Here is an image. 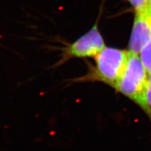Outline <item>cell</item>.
Instances as JSON below:
<instances>
[{
    "instance_id": "2",
    "label": "cell",
    "mask_w": 151,
    "mask_h": 151,
    "mask_svg": "<svg viewBox=\"0 0 151 151\" xmlns=\"http://www.w3.org/2000/svg\"><path fill=\"white\" fill-rule=\"evenodd\" d=\"M148 76L139 55L129 52L126 68L115 89L139 106L151 122V107L147 97Z\"/></svg>"
},
{
    "instance_id": "4",
    "label": "cell",
    "mask_w": 151,
    "mask_h": 151,
    "mask_svg": "<svg viewBox=\"0 0 151 151\" xmlns=\"http://www.w3.org/2000/svg\"><path fill=\"white\" fill-rule=\"evenodd\" d=\"M135 11L129 51L139 54L142 49L151 39V9L147 3L145 7Z\"/></svg>"
},
{
    "instance_id": "1",
    "label": "cell",
    "mask_w": 151,
    "mask_h": 151,
    "mask_svg": "<svg viewBox=\"0 0 151 151\" xmlns=\"http://www.w3.org/2000/svg\"><path fill=\"white\" fill-rule=\"evenodd\" d=\"M129 51L105 47L94 59V64L86 61L88 70L84 75L72 80L74 83L100 82L114 88L124 73Z\"/></svg>"
},
{
    "instance_id": "5",
    "label": "cell",
    "mask_w": 151,
    "mask_h": 151,
    "mask_svg": "<svg viewBox=\"0 0 151 151\" xmlns=\"http://www.w3.org/2000/svg\"><path fill=\"white\" fill-rule=\"evenodd\" d=\"M139 55L147 72L151 74V39L142 49Z\"/></svg>"
},
{
    "instance_id": "6",
    "label": "cell",
    "mask_w": 151,
    "mask_h": 151,
    "mask_svg": "<svg viewBox=\"0 0 151 151\" xmlns=\"http://www.w3.org/2000/svg\"><path fill=\"white\" fill-rule=\"evenodd\" d=\"M135 9V10L145 7L148 3V0H127Z\"/></svg>"
},
{
    "instance_id": "8",
    "label": "cell",
    "mask_w": 151,
    "mask_h": 151,
    "mask_svg": "<svg viewBox=\"0 0 151 151\" xmlns=\"http://www.w3.org/2000/svg\"><path fill=\"white\" fill-rule=\"evenodd\" d=\"M148 4H149V6L150 7V8L151 9V0H148Z\"/></svg>"
},
{
    "instance_id": "7",
    "label": "cell",
    "mask_w": 151,
    "mask_h": 151,
    "mask_svg": "<svg viewBox=\"0 0 151 151\" xmlns=\"http://www.w3.org/2000/svg\"><path fill=\"white\" fill-rule=\"evenodd\" d=\"M147 97L150 106L151 107V74H149L147 84Z\"/></svg>"
},
{
    "instance_id": "3",
    "label": "cell",
    "mask_w": 151,
    "mask_h": 151,
    "mask_svg": "<svg viewBox=\"0 0 151 151\" xmlns=\"http://www.w3.org/2000/svg\"><path fill=\"white\" fill-rule=\"evenodd\" d=\"M105 47L96 21L88 32L62 48L60 59L53 67H59L73 59L94 58Z\"/></svg>"
}]
</instances>
